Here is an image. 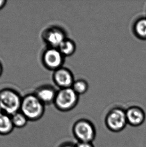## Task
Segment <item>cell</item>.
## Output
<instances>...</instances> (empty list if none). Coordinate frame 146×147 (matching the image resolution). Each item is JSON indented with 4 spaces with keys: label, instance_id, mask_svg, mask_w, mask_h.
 I'll use <instances>...</instances> for the list:
<instances>
[{
    "label": "cell",
    "instance_id": "8fae6325",
    "mask_svg": "<svg viewBox=\"0 0 146 147\" xmlns=\"http://www.w3.org/2000/svg\"><path fill=\"white\" fill-rule=\"evenodd\" d=\"M15 127L12 122L11 116L6 113L0 114V135H10L13 131Z\"/></svg>",
    "mask_w": 146,
    "mask_h": 147
},
{
    "label": "cell",
    "instance_id": "ac0fdd59",
    "mask_svg": "<svg viewBox=\"0 0 146 147\" xmlns=\"http://www.w3.org/2000/svg\"><path fill=\"white\" fill-rule=\"evenodd\" d=\"M6 3H7L6 1L0 0V10L2 9V8L6 5Z\"/></svg>",
    "mask_w": 146,
    "mask_h": 147
},
{
    "label": "cell",
    "instance_id": "ffe728a7",
    "mask_svg": "<svg viewBox=\"0 0 146 147\" xmlns=\"http://www.w3.org/2000/svg\"><path fill=\"white\" fill-rule=\"evenodd\" d=\"M3 113V110H2V107H1V105H0V114Z\"/></svg>",
    "mask_w": 146,
    "mask_h": 147
},
{
    "label": "cell",
    "instance_id": "7a4b0ae2",
    "mask_svg": "<svg viewBox=\"0 0 146 147\" xmlns=\"http://www.w3.org/2000/svg\"><path fill=\"white\" fill-rule=\"evenodd\" d=\"M21 98L17 92L11 89L0 91V105L3 113L11 115L20 111Z\"/></svg>",
    "mask_w": 146,
    "mask_h": 147
},
{
    "label": "cell",
    "instance_id": "e0dca14e",
    "mask_svg": "<svg viewBox=\"0 0 146 147\" xmlns=\"http://www.w3.org/2000/svg\"><path fill=\"white\" fill-rule=\"evenodd\" d=\"M59 147H76V145L71 143H65L62 144Z\"/></svg>",
    "mask_w": 146,
    "mask_h": 147
},
{
    "label": "cell",
    "instance_id": "52a82bcc",
    "mask_svg": "<svg viewBox=\"0 0 146 147\" xmlns=\"http://www.w3.org/2000/svg\"><path fill=\"white\" fill-rule=\"evenodd\" d=\"M53 79L56 85L61 89L72 88L75 82L72 72L66 68L61 67L55 70Z\"/></svg>",
    "mask_w": 146,
    "mask_h": 147
},
{
    "label": "cell",
    "instance_id": "30bf717a",
    "mask_svg": "<svg viewBox=\"0 0 146 147\" xmlns=\"http://www.w3.org/2000/svg\"><path fill=\"white\" fill-rule=\"evenodd\" d=\"M56 94L57 92L53 88L50 86H44L38 90L35 95L45 105L54 102Z\"/></svg>",
    "mask_w": 146,
    "mask_h": 147
},
{
    "label": "cell",
    "instance_id": "d6986e66",
    "mask_svg": "<svg viewBox=\"0 0 146 147\" xmlns=\"http://www.w3.org/2000/svg\"><path fill=\"white\" fill-rule=\"evenodd\" d=\"M2 72V67L1 64H0V76L1 75Z\"/></svg>",
    "mask_w": 146,
    "mask_h": 147
},
{
    "label": "cell",
    "instance_id": "5b68a950",
    "mask_svg": "<svg viewBox=\"0 0 146 147\" xmlns=\"http://www.w3.org/2000/svg\"><path fill=\"white\" fill-rule=\"evenodd\" d=\"M105 124L111 131L118 133L122 131L128 125L126 111L120 107L111 109L105 117Z\"/></svg>",
    "mask_w": 146,
    "mask_h": 147
},
{
    "label": "cell",
    "instance_id": "7c38bea8",
    "mask_svg": "<svg viewBox=\"0 0 146 147\" xmlns=\"http://www.w3.org/2000/svg\"><path fill=\"white\" fill-rule=\"evenodd\" d=\"M133 32L135 36L141 40H146V17L138 19L135 22Z\"/></svg>",
    "mask_w": 146,
    "mask_h": 147
},
{
    "label": "cell",
    "instance_id": "9c48e42d",
    "mask_svg": "<svg viewBox=\"0 0 146 147\" xmlns=\"http://www.w3.org/2000/svg\"><path fill=\"white\" fill-rule=\"evenodd\" d=\"M46 40L52 48H58L66 39V34L61 29L53 28L46 33Z\"/></svg>",
    "mask_w": 146,
    "mask_h": 147
},
{
    "label": "cell",
    "instance_id": "2e32d148",
    "mask_svg": "<svg viewBox=\"0 0 146 147\" xmlns=\"http://www.w3.org/2000/svg\"><path fill=\"white\" fill-rule=\"evenodd\" d=\"M76 147H94L92 143L78 142L76 145Z\"/></svg>",
    "mask_w": 146,
    "mask_h": 147
},
{
    "label": "cell",
    "instance_id": "6da1fadb",
    "mask_svg": "<svg viewBox=\"0 0 146 147\" xmlns=\"http://www.w3.org/2000/svg\"><path fill=\"white\" fill-rule=\"evenodd\" d=\"M44 105L36 95L28 94L22 99L20 111L29 121H37L43 116Z\"/></svg>",
    "mask_w": 146,
    "mask_h": 147
},
{
    "label": "cell",
    "instance_id": "9a60e30c",
    "mask_svg": "<svg viewBox=\"0 0 146 147\" xmlns=\"http://www.w3.org/2000/svg\"><path fill=\"white\" fill-rule=\"evenodd\" d=\"M72 88L78 95L80 96L87 92L89 85L85 80H75Z\"/></svg>",
    "mask_w": 146,
    "mask_h": 147
},
{
    "label": "cell",
    "instance_id": "ba28073f",
    "mask_svg": "<svg viewBox=\"0 0 146 147\" xmlns=\"http://www.w3.org/2000/svg\"><path fill=\"white\" fill-rule=\"evenodd\" d=\"M128 124L133 127H139L144 123L146 115L144 110L137 106H132L126 111Z\"/></svg>",
    "mask_w": 146,
    "mask_h": 147
},
{
    "label": "cell",
    "instance_id": "8992f818",
    "mask_svg": "<svg viewBox=\"0 0 146 147\" xmlns=\"http://www.w3.org/2000/svg\"><path fill=\"white\" fill-rule=\"evenodd\" d=\"M43 59L46 67L55 71L62 67L64 56L58 48L51 47L44 52Z\"/></svg>",
    "mask_w": 146,
    "mask_h": 147
},
{
    "label": "cell",
    "instance_id": "3957f363",
    "mask_svg": "<svg viewBox=\"0 0 146 147\" xmlns=\"http://www.w3.org/2000/svg\"><path fill=\"white\" fill-rule=\"evenodd\" d=\"M72 131L78 142L92 143L96 136L94 124L86 119H79L76 121L73 125Z\"/></svg>",
    "mask_w": 146,
    "mask_h": 147
},
{
    "label": "cell",
    "instance_id": "4fadbf2b",
    "mask_svg": "<svg viewBox=\"0 0 146 147\" xmlns=\"http://www.w3.org/2000/svg\"><path fill=\"white\" fill-rule=\"evenodd\" d=\"M58 49L60 51L64 57L70 56L76 51V45L73 40L66 38Z\"/></svg>",
    "mask_w": 146,
    "mask_h": 147
},
{
    "label": "cell",
    "instance_id": "5bb4252c",
    "mask_svg": "<svg viewBox=\"0 0 146 147\" xmlns=\"http://www.w3.org/2000/svg\"><path fill=\"white\" fill-rule=\"evenodd\" d=\"M12 122L15 128L22 129L25 127L29 121L26 116L21 111L11 115Z\"/></svg>",
    "mask_w": 146,
    "mask_h": 147
},
{
    "label": "cell",
    "instance_id": "277c9868",
    "mask_svg": "<svg viewBox=\"0 0 146 147\" xmlns=\"http://www.w3.org/2000/svg\"><path fill=\"white\" fill-rule=\"evenodd\" d=\"M79 96L72 88H62L57 92L54 103L60 111H69L77 105Z\"/></svg>",
    "mask_w": 146,
    "mask_h": 147
}]
</instances>
